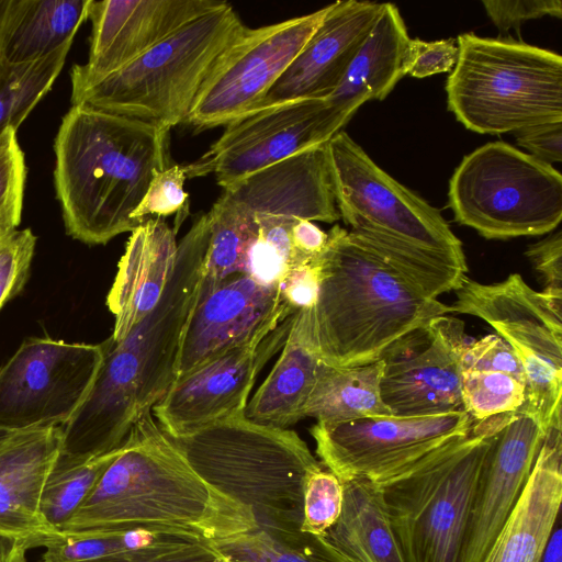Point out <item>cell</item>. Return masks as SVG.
Wrapping results in <instances>:
<instances>
[{"label":"cell","instance_id":"cell-1","mask_svg":"<svg viewBox=\"0 0 562 562\" xmlns=\"http://www.w3.org/2000/svg\"><path fill=\"white\" fill-rule=\"evenodd\" d=\"M207 248L201 214L178 244L175 270L157 305L119 342H101L95 380L61 427L58 460L87 461L123 445L132 426L175 382L182 335L196 304Z\"/></svg>","mask_w":562,"mask_h":562},{"label":"cell","instance_id":"cell-2","mask_svg":"<svg viewBox=\"0 0 562 562\" xmlns=\"http://www.w3.org/2000/svg\"><path fill=\"white\" fill-rule=\"evenodd\" d=\"M169 130L71 105L54 142V184L66 232L104 245L137 226L132 215L156 172L170 167Z\"/></svg>","mask_w":562,"mask_h":562},{"label":"cell","instance_id":"cell-3","mask_svg":"<svg viewBox=\"0 0 562 562\" xmlns=\"http://www.w3.org/2000/svg\"><path fill=\"white\" fill-rule=\"evenodd\" d=\"M116 526L178 529L209 542L256 529L248 509L192 470L151 411L132 426L121 452L61 532Z\"/></svg>","mask_w":562,"mask_h":562},{"label":"cell","instance_id":"cell-4","mask_svg":"<svg viewBox=\"0 0 562 562\" xmlns=\"http://www.w3.org/2000/svg\"><path fill=\"white\" fill-rule=\"evenodd\" d=\"M318 257L319 290L306 310L311 340L331 367L374 363L451 306L422 294L351 232L334 225Z\"/></svg>","mask_w":562,"mask_h":562},{"label":"cell","instance_id":"cell-5","mask_svg":"<svg viewBox=\"0 0 562 562\" xmlns=\"http://www.w3.org/2000/svg\"><path fill=\"white\" fill-rule=\"evenodd\" d=\"M170 439L207 485L250 512L256 529L301 530L305 483L323 464L295 431L241 414Z\"/></svg>","mask_w":562,"mask_h":562},{"label":"cell","instance_id":"cell-6","mask_svg":"<svg viewBox=\"0 0 562 562\" xmlns=\"http://www.w3.org/2000/svg\"><path fill=\"white\" fill-rule=\"evenodd\" d=\"M245 29L223 1L116 72L71 89V105H90L170 131L187 122L203 83Z\"/></svg>","mask_w":562,"mask_h":562},{"label":"cell","instance_id":"cell-7","mask_svg":"<svg viewBox=\"0 0 562 562\" xmlns=\"http://www.w3.org/2000/svg\"><path fill=\"white\" fill-rule=\"evenodd\" d=\"M458 60L446 83L448 109L479 134L514 133L562 121V57L522 42L457 37Z\"/></svg>","mask_w":562,"mask_h":562},{"label":"cell","instance_id":"cell-8","mask_svg":"<svg viewBox=\"0 0 562 562\" xmlns=\"http://www.w3.org/2000/svg\"><path fill=\"white\" fill-rule=\"evenodd\" d=\"M507 414L380 485L404 562H460L472 499L492 436Z\"/></svg>","mask_w":562,"mask_h":562},{"label":"cell","instance_id":"cell-9","mask_svg":"<svg viewBox=\"0 0 562 562\" xmlns=\"http://www.w3.org/2000/svg\"><path fill=\"white\" fill-rule=\"evenodd\" d=\"M448 199L454 220L484 238L543 235L562 220V177L553 166L493 142L463 157Z\"/></svg>","mask_w":562,"mask_h":562},{"label":"cell","instance_id":"cell-10","mask_svg":"<svg viewBox=\"0 0 562 562\" xmlns=\"http://www.w3.org/2000/svg\"><path fill=\"white\" fill-rule=\"evenodd\" d=\"M454 292L452 313L481 318L517 355L526 376L521 408L547 432L562 409V302L533 290L519 273L491 284L465 277Z\"/></svg>","mask_w":562,"mask_h":562},{"label":"cell","instance_id":"cell-11","mask_svg":"<svg viewBox=\"0 0 562 562\" xmlns=\"http://www.w3.org/2000/svg\"><path fill=\"white\" fill-rule=\"evenodd\" d=\"M336 206L350 232L429 251L468 272L461 240L439 210L382 170L346 132L327 142Z\"/></svg>","mask_w":562,"mask_h":562},{"label":"cell","instance_id":"cell-12","mask_svg":"<svg viewBox=\"0 0 562 562\" xmlns=\"http://www.w3.org/2000/svg\"><path fill=\"white\" fill-rule=\"evenodd\" d=\"M473 424L464 411H453L317 422L310 431L321 463L341 482L366 480L382 485L467 437Z\"/></svg>","mask_w":562,"mask_h":562},{"label":"cell","instance_id":"cell-13","mask_svg":"<svg viewBox=\"0 0 562 562\" xmlns=\"http://www.w3.org/2000/svg\"><path fill=\"white\" fill-rule=\"evenodd\" d=\"M102 345L25 339L0 368V432L66 425L88 395Z\"/></svg>","mask_w":562,"mask_h":562},{"label":"cell","instance_id":"cell-14","mask_svg":"<svg viewBox=\"0 0 562 562\" xmlns=\"http://www.w3.org/2000/svg\"><path fill=\"white\" fill-rule=\"evenodd\" d=\"M353 115L326 99H297L254 109L225 125L200 158L183 166L187 178L214 175L222 188L327 143Z\"/></svg>","mask_w":562,"mask_h":562},{"label":"cell","instance_id":"cell-15","mask_svg":"<svg viewBox=\"0 0 562 562\" xmlns=\"http://www.w3.org/2000/svg\"><path fill=\"white\" fill-rule=\"evenodd\" d=\"M328 5L256 29L246 26L203 83L186 124L226 125L251 111L282 76L322 22Z\"/></svg>","mask_w":562,"mask_h":562},{"label":"cell","instance_id":"cell-16","mask_svg":"<svg viewBox=\"0 0 562 562\" xmlns=\"http://www.w3.org/2000/svg\"><path fill=\"white\" fill-rule=\"evenodd\" d=\"M293 315L175 381L151 409L162 431L176 438L245 414L257 375L282 349Z\"/></svg>","mask_w":562,"mask_h":562},{"label":"cell","instance_id":"cell-17","mask_svg":"<svg viewBox=\"0 0 562 562\" xmlns=\"http://www.w3.org/2000/svg\"><path fill=\"white\" fill-rule=\"evenodd\" d=\"M470 337L449 315L434 318L394 344L381 359L380 394L393 416L463 411L461 356Z\"/></svg>","mask_w":562,"mask_h":562},{"label":"cell","instance_id":"cell-18","mask_svg":"<svg viewBox=\"0 0 562 562\" xmlns=\"http://www.w3.org/2000/svg\"><path fill=\"white\" fill-rule=\"evenodd\" d=\"M222 3L217 0H91L89 57L86 64L72 67L71 89L116 72Z\"/></svg>","mask_w":562,"mask_h":562},{"label":"cell","instance_id":"cell-19","mask_svg":"<svg viewBox=\"0 0 562 562\" xmlns=\"http://www.w3.org/2000/svg\"><path fill=\"white\" fill-rule=\"evenodd\" d=\"M292 313L279 288L263 285L247 274L226 278L212 289L200 286L186 325L175 381L217 355L272 330Z\"/></svg>","mask_w":562,"mask_h":562},{"label":"cell","instance_id":"cell-20","mask_svg":"<svg viewBox=\"0 0 562 562\" xmlns=\"http://www.w3.org/2000/svg\"><path fill=\"white\" fill-rule=\"evenodd\" d=\"M546 431L522 408L492 436L469 514L460 562H481L515 507Z\"/></svg>","mask_w":562,"mask_h":562},{"label":"cell","instance_id":"cell-21","mask_svg":"<svg viewBox=\"0 0 562 562\" xmlns=\"http://www.w3.org/2000/svg\"><path fill=\"white\" fill-rule=\"evenodd\" d=\"M382 3L339 0L257 108L297 99H327L371 32ZM254 110V109H252Z\"/></svg>","mask_w":562,"mask_h":562},{"label":"cell","instance_id":"cell-22","mask_svg":"<svg viewBox=\"0 0 562 562\" xmlns=\"http://www.w3.org/2000/svg\"><path fill=\"white\" fill-rule=\"evenodd\" d=\"M548 428L526 485L481 562H540L560 518L562 420Z\"/></svg>","mask_w":562,"mask_h":562},{"label":"cell","instance_id":"cell-23","mask_svg":"<svg viewBox=\"0 0 562 562\" xmlns=\"http://www.w3.org/2000/svg\"><path fill=\"white\" fill-rule=\"evenodd\" d=\"M60 446L61 427L0 432V535L26 539L31 548L52 535L40 502Z\"/></svg>","mask_w":562,"mask_h":562},{"label":"cell","instance_id":"cell-24","mask_svg":"<svg viewBox=\"0 0 562 562\" xmlns=\"http://www.w3.org/2000/svg\"><path fill=\"white\" fill-rule=\"evenodd\" d=\"M176 235L161 217H149L131 232L106 297L115 321L112 341H121L157 305L175 270Z\"/></svg>","mask_w":562,"mask_h":562},{"label":"cell","instance_id":"cell-25","mask_svg":"<svg viewBox=\"0 0 562 562\" xmlns=\"http://www.w3.org/2000/svg\"><path fill=\"white\" fill-rule=\"evenodd\" d=\"M411 37L393 3H382L371 32L353 57L342 80L326 99L353 115L369 100H383L407 75Z\"/></svg>","mask_w":562,"mask_h":562},{"label":"cell","instance_id":"cell-26","mask_svg":"<svg viewBox=\"0 0 562 562\" xmlns=\"http://www.w3.org/2000/svg\"><path fill=\"white\" fill-rule=\"evenodd\" d=\"M322 362L311 340L306 310H301L293 315L281 353L248 402L245 416L279 428L303 419Z\"/></svg>","mask_w":562,"mask_h":562},{"label":"cell","instance_id":"cell-27","mask_svg":"<svg viewBox=\"0 0 562 562\" xmlns=\"http://www.w3.org/2000/svg\"><path fill=\"white\" fill-rule=\"evenodd\" d=\"M91 0H3L0 63L21 65L50 55L74 41Z\"/></svg>","mask_w":562,"mask_h":562},{"label":"cell","instance_id":"cell-28","mask_svg":"<svg viewBox=\"0 0 562 562\" xmlns=\"http://www.w3.org/2000/svg\"><path fill=\"white\" fill-rule=\"evenodd\" d=\"M342 492L340 515L321 538L348 562H404L381 486L350 480L342 482Z\"/></svg>","mask_w":562,"mask_h":562},{"label":"cell","instance_id":"cell-29","mask_svg":"<svg viewBox=\"0 0 562 562\" xmlns=\"http://www.w3.org/2000/svg\"><path fill=\"white\" fill-rule=\"evenodd\" d=\"M382 372V360L358 367H331L322 362L304 407V418L338 423L392 415L381 400Z\"/></svg>","mask_w":562,"mask_h":562},{"label":"cell","instance_id":"cell-30","mask_svg":"<svg viewBox=\"0 0 562 562\" xmlns=\"http://www.w3.org/2000/svg\"><path fill=\"white\" fill-rule=\"evenodd\" d=\"M209 542L188 531L156 526H116L54 533L38 541L37 562H80L162 544Z\"/></svg>","mask_w":562,"mask_h":562},{"label":"cell","instance_id":"cell-31","mask_svg":"<svg viewBox=\"0 0 562 562\" xmlns=\"http://www.w3.org/2000/svg\"><path fill=\"white\" fill-rule=\"evenodd\" d=\"M228 562H348L321 537L251 530L210 542Z\"/></svg>","mask_w":562,"mask_h":562},{"label":"cell","instance_id":"cell-32","mask_svg":"<svg viewBox=\"0 0 562 562\" xmlns=\"http://www.w3.org/2000/svg\"><path fill=\"white\" fill-rule=\"evenodd\" d=\"M72 41L32 63H0V134L18 131L37 103L49 92L60 74Z\"/></svg>","mask_w":562,"mask_h":562},{"label":"cell","instance_id":"cell-33","mask_svg":"<svg viewBox=\"0 0 562 562\" xmlns=\"http://www.w3.org/2000/svg\"><path fill=\"white\" fill-rule=\"evenodd\" d=\"M121 450L81 462L56 460L40 502L41 518L52 535L61 532Z\"/></svg>","mask_w":562,"mask_h":562},{"label":"cell","instance_id":"cell-34","mask_svg":"<svg viewBox=\"0 0 562 562\" xmlns=\"http://www.w3.org/2000/svg\"><path fill=\"white\" fill-rule=\"evenodd\" d=\"M250 214L256 229L246 251L243 274L263 285L279 288L294 267L291 227L297 218L271 213Z\"/></svg>","mask_w":562,"mask_h":562},{"label":"cell","instance_id":"cell-35","mask_svg":"<svg viewBox=\"0 0 562 562\" xmlns=\"http://www.w3.org/2000/svg\"><path fill=\"white\" fill-rule=\"evenodd\" d=\"M526 385L510 374L495 371H461L462 409L473 422L519 411Z\"/></svg>","mask_w":562,"mask_h":562},{"label":"cell","instance_id":"cell-36","mask_svg":"<svg viewBox=\"0 0 562 562\" xmlns=\"http://www.w3.org/2000/svg\"><path fill=\"white\" fill-rule=\"evenodd\" d=\"M26 166L16 130L0 134V238L18 229L21 222Z\"/></svg>","mask_w":562,"mask_h":562},{"label":"cell","instance_id":"cell-37","mask_svg":"<svg viewBox=\"0 0 562 562\" xmlns=\"http://www.w3.org/2000/svg\"><path fill=\"white\" fill-rule=\"evenodd\" d=\"M187 176L182 165L156 172L139 205L133 213V220L139 225L149 217H165L176 214L175 231L189 214V194L183 184Z\"/></svg>","mask_w":562,"mask_h":562},{"label":"cell","instance_id":"cell-38","mask_svg":"<svg viewBox=\"0 0 562 562\" xmlns=\"http://www.w3.org/2000/svg\"><path fill=\"white\" fill-rule=\"evenodd\" d=\"M342 482L324 468L313 472L304 487L301 531L317 537L338 519L342 506Z\"/></svg>","mask_w":562,"mask_h":562},{"label":"cell","instance_id":"cell-39","mask_svg":"<svg viewBox=\"0 0 562 562\" xmlns=\"http://www.w3.org/2000/svg\"><path fill=\"white\" fill-rule=\"evenodd\" d=\"M35 245L36 237L30 228L0 238V310L24 286Z\"/></svg>","mask_w":562,"mask_h":562},{"label":"cell","instance_id":"cell-40","mask_svg":"<svg viewBox=\"0 0 562 562\" xmlns=\"http://www.w3.org/2000/svg\"><path fill=\"white\" fill-rule=\"evenodd\" d=\"M461 369L507 373L526 385L520 360L512 347L497 334L470 339L461 356Z\"/></svg>","mask_w":562,"mask_h":562},{"label":"cell","instance_id":"cell-41","mask_svg":"<svg viewBox=\"0 0 562 562\" xmlns=\"http://www.w3.org/2000/svg\"><path fill=\"white\" fill-rule=\"evenodd\" d=\"M80 562H228L210 542L162 544Z\"/></svg>","mask_w":562,"mask_h":562},{"label":"cell","instance_id":"cell-42","mask_svg":"<svg viewBox=\"0 0 562 562\" xmlns=\"http://www.w3.org/2000/svg\"><path fill=\"white\" fill-rule=\"evenodd\" d=\"M482 4L501 33L510 29L518 32L524 22L544 15L562 18L560 0H483Z\"/></svg>","mask_w":562,"mask_h":562},{"label":"cell","instance_id":"cell-43","mask_svg":"<svg viewBox=\"0 0 562 562\" xmlns=\"http://www.w3.org/2000/svg\"><path fill=\"white\" fill-rule=\"evenodd\" d=\"M459 46L457 38L426 42L412 40L407 54V75L425 78L451 71L457 64Z\"/></svg>","mask_w":562,"mask_h":562},{"label":"cell","instance_id":"cell-44","mask_svg":"<svg viewBox=\"0 0 562 562\" xmlns=\"http://www.w3.org/2000/svg\"><path fill=\"white\" fill-rule=\"evenodd\" d=\"M526 256L543 279V290L549 299L562 302V232L557 231L531 244Z\"/></svg>","mask_w":562,"mask_h":562},{"label":"cell","instance_id":"cell-45","mask_svg":"<svg viewBox=\"0 0 562 562\" xmlns=\"http://www.w3.org/2000/svg\"><path fill=\"white\" fill-rule=\"evenodd\" d=\"M318 258L292 268L279 285L282 302L292 312L312 308L319 290Z\"/></svg>","mask_w":562,"mask_h":562},{"label":"cell","instance_id":"cell-46","mask_svg":"<svg viewBox=\"0 0 562 562\" xmlns=\"http://www.w3.org/2000/svg\"><path fill=\"white\" fill-rule=\"evenodd\" d=\"M513 134L530 156L551 166L562 161V121L529 125Z\"/></svg>","mask_w":562,"mask_h":562},{"label":"cell","instance_id":"cell-47","mask_svg":"<svg viewBox=\"0 0 562 562\" xmlns=\"http://www.w3.org/2000/svg\"><path fill=\"white\" fill-rule=\"evenodd\" d=\"M327 240V233L322 231L313 222L302 218L295 220L291 227L294 267L317 259L326 248Z\"/></svg>","mask_w":562,"mask_h":562},{"label":"cell","instance_id":"cell-48","mask_svg":"<svg viewBox=\"0 0 562 562\" xmlns=\"http://www.w3.org/2000/svg\"><path fill=\"white\" fill-rule=\"evenodd\" d=\"M29 549V540L0 535V562H26Z\"/></svg>","mask_w":562,"mask_h":562},{"label":"cell","instance_id":"cell-49","mask_svg":"<svg viewBox=\"0 0 562 562\" xmlns=\"http://www.w3.org/2000/svg\"><path fill=\"white\" fill-rule=\"evenodd\" d=\"M540 562H562V526L558 519Z\"/></svg>","mask_w":562,"mask_h":562},{"label":"cell","instance_id":"cell-50","mask_svg":"<svg viewBox=\"0 0 562 562\" xmlns=\"http://www.w3.org/2000/svg\"><path fill=\"white\" fill-rule=\"evenodd\" d=\"M2 3H3V0H0V11H1V8H2Z\"/></svg>","mask_w":562,"mask_h":562}]
</instances>
